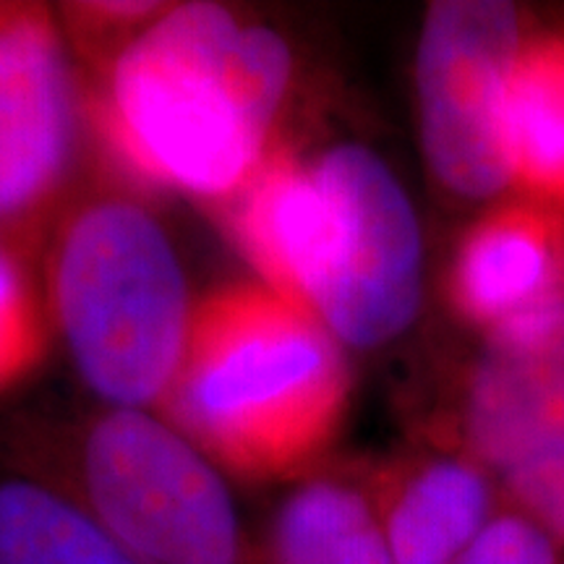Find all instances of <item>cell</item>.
<instances>
[{"label": "cell", "instance_id": "cell-1", "mask_svg": "<svg viewBox=\"0 0 564 564\" xmlns=\"http://www.w3.org/2000/svg\"><path fill=\"white\" fill-rule=\"evenodd\" d=\"M291 82L278 32L225 6L183 3L112 55L91 118L131 178L223 204L278 147Z\"/></svg>", "mask_w": 564, "mask_h": 564}, {"label": "cell", "instance_id": "cell-2", "mask_svg": "<svg viewBox=\"0 0 564 564\" xmlns=\"http://www.w3.org/2000/svg\"><path fill=\"white\" fill-rule=\"evenodd\" d=\"M350 392L343 343L312 308L257 280L194 301L162 408L225 474L299 481L324 465Z\"/></svg>", "mask_w": 564, "mask_h": 564}, {"label": "cell", "instance_id": "cell-3", "mask_svg": "<svg viewBox=\"0 0 564 564\" xmlns=\"http://www.w3.org/2000/svg\"><path fill=\"white\" fill-rule=\"evenodd\" d=\"M45 301L91 392L112 408L162 405L194 301L171 236L144 204L97 196L70 209L47 249Z\"/></svg>", "mask_w": 564, "mask_h": 564}, {"label": "cell", "instance_id": "cell-4", "mask_svg": "<svg viewBox=\"0 0 564 564\" xmlns=\"http://www.w3.org/2000/svg\"><path fill=\"white\" fill-rule=\"evenodd\" d=\"M17 470L68 491L144 564H257L225 470L150 411H105L66 460Z\"/></svg>", "mask_w": 564, "mask_h": 564}, {"label": "cell", "instance_id": "cell-5", "mask_svg": "<svg viewBox=\"0 0 564 564\" xmlns=\"http://www.w3.org/2000/svg\"><path fill=\"white\" fill-rule=\"evenodd\" d=\"M324 217L303 306L343 348H382L415 322L423 236L405 186L369 147L345 141L314 158Z\"/></svg>", "mask_w": 564, "mask_h": 564}, {"label": "cell", "instance_id": "cell-6", "mask_svg": "<svg viewBox=\"0 0 564 564\" xmlns=\"http://www.w3.org/2000/svg\"><path fill=\"white\" fill-rule=\"evenodd\" d=\"M539 21L510 0H436L415 47V108L429 173L447 194L491 204L510 194L502 110L510 70Z\"/></svg>", "mask_w": 564, "mask_h": 564}, {"label": "cell", "instance_id": "cell-7", "mask_svg": "<svg viewBox=\"0 0 564 564\" xmlns=\"http://www.w3.org/2000/svg\"><path fill=\"white\" fill-rule=\"evenodd\" d=\"M510 510L564 549V319L525 340L484 345L453 429Z\"/></svg>", "mask_w": 564, "mask_h": 564}, {"label": "cell", "instance_id": "cell-8", "mask_svg": "<svg viewBox=\"0 0 564 564\" xmlns=\"http://www.w3.org/2000/svg\"><path fill=\"white\" fill-rule=\"evenodd\" d=\"M76 147V84L55 11L0 3V238L21 246L51 215Z\"/></svg>", "mask_w": 564, "mask_h": 564}, {"label": "cell", "instance_id": "cell-9", "mask_svg": "<svg viewBox=\"0 0 564 564\" xmlns=\"http://www.w3.org/2000/svg\"><path fill=\"white\" fill-rule=\"evenodd\" d=\"M447 303L486 345L525 340L564 319V209L507 194L457 238Z\"/></svg>", "mask_w": 564, "mask_h": 564}, {"label": "cell", "instance_id": "cell-10", "mask_svg": "<svg viewBox=\"0 0 564 564\" xmlns=\"http://www.w3.org/2000/svg\"><path fill=\"white\" fill-rule=\"evenodd\" d=\"M394 564H453L507 510L494 476L455 442L366 468Z\"/></svg>", "mask_w": 564, "mask_h": 564}, {"label": "cell", "instance_id": "cell-11", "mask_svg": "<svg viewBox=\"0 0 564 564\" xmlns=\"http://www.w3.org/2000/svg\"><path fill=\"white\" fill-rule=\"evenodd\" d=\"M257 564H394L366 468H319L293 481Z\"/></svg>", "mask_w": 564, "mask_h": 564}, {"label": "cell", "instance_id": "cell-12", "mask_svg": "<svg viewBox=\"0 0 564 564\" xmlns=\"http://www.w3.org/2000/svg\"><path fill=\"white\" fill-rule=\"evenodd\" d=\"M502 152L510 194L564 209V26L535 24L514 58Z\"/></svg>", "mask_w": 564, "mask_h": 564}, {"label": "cell", "instance_id": "cell-13", "mask_svg": "<svg viewBox=\"0 0 564 564\" xmlns=\"http://www.w3.org/2000/svg\"><path fill=\"white\" fill-rule=\"evenodd\" d=\"M0 564H144L68 491L0 465Z\"/></svg>", "mask_w": 564, "mask_h": 564}, {"label": "cell", "instance_id": "cell-14", "mask_svg": "<svg viewBox=\"0 0 564 564\" xmlns=\"http://www.w3.org/2000/svg\"><path fill=\"white\" fill-rule=\"evenodd\" d=\"M51 333L45 291L32 278L26 251L0 238V394L40 369Z\"/></svg>", "mask_w": 564, "mask_h": 564}, {"label": "cell", "instance_id": "cell-15", "mask_svg": "<svg viewBox=\"0 0 564 564\" xmlns=\"http://www.w3.org/2000/svg\"><path fill=\"white\" fill-rule=\"evenodd\" d=\"M453 564H564V549L507 507Z\"/></svg>", "mask_w": 564, "mask_h": 564}]
</instances>
